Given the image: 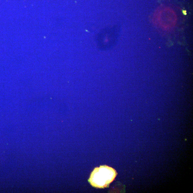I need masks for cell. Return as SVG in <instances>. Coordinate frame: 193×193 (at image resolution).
Returning <instances> with one entry per match:
<instances>
[{
    "label": "cell",
    "mask_w": 193,
    "mask_h": 193,
    "mask_svg": "<svg viewBox=\"0 0 193 193\" xmlns=\"http://www.w3.org/2000/svg\"><path fill=\"white\" fill-rule=\"evenodd\" d=\"M116 171L107 166H101L95 168L90 174L88 181L93 187L105 188L114 180L117 176Z\"/></svg>",
    "instance_id": "1"
}]
</instances>
